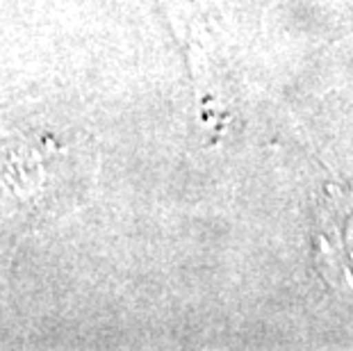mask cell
Instances as JSON below:
<instances>
[{"label": "cell", "instance_id": "obj_1", "mask_svg": "<svg viewBox=\"0 0 353 351\" xmlns=\"http://www.w3.org/2000/svg\"><path fill=\"white\" fill-rule=\"evenodd\" d=\"M317 263L330 283L353 290V185H326L319 194Z\"/></svg>", "mask_w": 353, "mask_h": 351}]
</instances>
